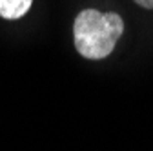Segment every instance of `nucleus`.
<instances>
[{
  "instance_id": "obj_1",
  "label": "nucleus",
  "mask_w": 153,
  "mask_h": 151,
  "mask_svg": "<svg viewBox=\"0 0 153 151\" xmlns=\"http://www.w3.org/2000/svg\"><path fill=\"white\" fill-rule=\"evenodd\" d=\"M124 33V22L117 13L84 9L73 24L75 47L88 60H102L111 55Z\"/></svg>"
},
{
  "instance_id": "obj_2",
  "label": "nucleus",
  "mask_w": 153,
  "mask_h": 151,
  "mask_svg": "<svg viewBox=\"0 0 153 151\" xmlns=\"http://www.w3.org/2000/svg\"><path fill=\"white\" fill-rule=\"evenodd\" d=\"M33 4V0H0V16L6 20H16L24 16Z\"/></svg>"
},
{
  "instance_id": "obj_3",
  "label": "nucleus",
  "mask_w": 153,
  "mask_h": 151,
  "mask_svg": "<svg viewBox=\"0 0 153 151\" xmlns=\"http://www.w3.org/2000/svg\"><path fill=\"white\" fill-rule=\"evenodd\" d=\"M135 2H137L140 7H146V9H153V0H135Z\"/></svg>"
}]
</instances>
